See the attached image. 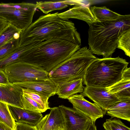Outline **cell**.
Instances as JSON below:
<instances>
[{"instance_id": "obj_1", "label": "cell", "mask_w": 130, "mask_h": 130, "mask_svg": "<svg viewBox=\"0 0 130 130\" xmlns=\"http://www.w3.org/2000/svg\"><path fill=\"white\" fill-rule=\"evenodd\" d=\"M58 12L40 17L21 32L20 39L25 44L52 38L66 40L80 47L81 40L74 24L60 18Z\"/></svg>"}, {"instance_id": "obj_2", "label": "cell", "mask_w": 130, "mask_h": 130, "mask_svg": "<svg viewBox=\"0 0 130 130\" xmlns=\"http://www.w3.org/2000/svg\"><path fill=\"white\" fill-rule=\"evenodd\" d=\"M80 48L74 43L62 39L36 42L27 45L23 61L39 65L48 73Z\"/></svg>"}, {"instance_id": "obj_3", "label": "cell", "mask_w": 130, "mask_h": 130, "mask_svg": "<svg viewBox=\"0 0 130 130\" xmlns=\"http://www.w3.org/2000/svg\"><path fill=\"white\" fill-rule=\"evenodd\" d=\"M89 26V49L92 54L102 55L103 58L111 57L120 37L130 29V15L113 21L96 22Z\"/></svg>"}, {"instance_id": "obj_4", "label": "cell", "mask_w": 130, "mask_h": 130, "mask_svg": "<svg viewBox=\"0 0 130 130\" xmlns=\"http://www.w3.org/2000/svg\"><path fill=\"white\" fill-rule=\"evenodd\" d=\"M129 63L118 56L97 58L88 66L83 78L86 86L109 87L120 80Z\"/></svg>"}, {"instance_id": "obj_5", "label": "cell", "mask_w": 130, "mask_h": 130, "mask_svg": "<svg viewBox=\"0 0 130 130\" xmlns=\"http://www.w3.org/2000/svg\"><path fill=\"white\" fill-rule=\"evenodd\" d=\"M97 58L87 47L80 48L70 58L48 73L49 79L58 85L83 78L88 67Z\"/></svg>"}, {"instance_id": "obj_6", "label": "cell", "mask_w": 130, "mask_h": 130, "mask_svg": "<svg viewBox=\"0 0 130 130\" xmlns=\"http://www.w3.org/2000/svg\"><path fill=\"white\" fill-rule=\"evenodd\" d=\"M37 8L36 4L23 2L0 3V18L23 30L32 23Z\"/></svg>"}, {"instance_id": "obj_7", "label": "cell", "mask_w": 130, "mask_h": 130, "mask_svg": "<svg viewBox=\"0 0 130 130\" xmlns=\"http://www.w3.org/2000/svg\"><path fill=\"white\" fill-rule=\"evenodd\" d=\"M4 71L9 82L12 83L49 79L48 73L40 65L24 61L10 64L5 67Z\"/></svg>"}, {"instance_id": "obj_8", "label": "cell", "mask_w": 130, "mask_h": 130, "mask_svg": "<svg viewBox=\"0 0 130 130\" xmlns=\"http://www.w3.org/2000/svg\"><path fill=\"white\" fill-rule=\"evenodd\" d=\"M88 97L103 110L104 115L115 104L121 100L109 91L106 88L86 86L80 93Z\"/></svg>"}, {"instance_id": "obj_9", "label": "cell", "mask_w": 130, "mask_h": 130, "mask_svg": "<svg viewBox=\"0 0 130 130\" xmlns=\"http://www.w3.org/2000/svg\"><path fill=\"white\" fill-rule=\"evenodd\" d=\"M64 120V130H86L92 122L88 117L73 108L58 107Z\"/></svg>"}, {"instance_id": "obj_10", "label": "cell", "mask_w": 130, "mask_h": 130, "mask_svg": "<svg viewBox=\"0 0 130 130\" xmlns=\"http://www.w3.org/2000/svg\"><path fill=\"white\" fill-rule=\"evenodd\" d=\"M68 99L72 104L73 108L88 117L94 123L97 119L104 116L103 111L99 106L85 99L80 94L74 95Z\"/></svg>"}, {"instance_id": "obj_11", "label": "cell", "mask_w": 130, "mask_h": 130, "mask_svg": "<svg viewBox=\"0 0 130 130\" xmlns=\"http://www.w3.org/2000/svg\"><path fill=\"white\" fill-rule=\"evenodd\" d=\"M23 94L22 88L10 83L0 84V101L22 109H24L22 102Z\"/></svg>"}, {"instance_id": "obj_12", "label": "cell", "mask_w": 130, "mask_h": 130, "mask_svg": "<svg viewBox=\"0 0 130 130\" xmlns=\"http://www.w3.org/2000/svg\"><path fill=\"white\" fill-rule=\"evenodd\" d=\"M13 84L22 88L34 90L49 98L56 94L58 86L50 79L45 80L15 82Z\"/></svg>"}, {"instance_id": "obj_13", "label": "cell", "mask_w": 130, "mask_h": 130, "mask_svg": "<svg viewBox=\"0 0 130 130\" xmlns=\"http://www.w3.org/2000/svg\"><path fill=\"white\" fill-rule=\"evenodd\" d=\"M58 15L60 18L66 20L75 19L83 21L89 26L96 22L95 18L89 7L80 3L65 11L58 13Z\"/></svg>"}, {"instance_id": "obj_14", "label": "cell", "mask_w": 130, "mask_h": 130, "mask_svg": "<svg viewBox=\"0 0 130 130\" xmlns=\"http://www.w3.org/2000/svg\"><path fill=\"white\" fill-rule=\"evenodd\" d=\"M50 113L42 118L36 125L37 130H54L59 127L63 128L64 122L58 107L50 108Z\"/></svg>"}, {"instance_id": "obj_15", "label": "cell", "mask_w": 130, "mask_h": 130, "mask_svg": "<svg viewBox=\"0 0 130 130\" xmlns=\"http://www.w3.org/2000/svg\"><path fill=\"white\" fill-rule=\"evenodd\" d=\"M8 106L12 117L16 122L36 126L43 118L41 113L34 112L9 105Z\"/></svg>"}, {"instance_id": "obj_16", "label": "cell", "mask_w": 130, "mask_h": 130, "mask_svg": "<svg viewBox=\"0 0 130 130\" xmlns=\"http://www.w3.org/2000/svg\"><path fill=\"white\" fill-rule=\"evenodd\" d=\"M106 88L121 100L130 99V68L124 70L120 80Z\"/></svg>"}, {"instance_id": "obj_17", "label": "cell", "mask_w": 130, "mask_h": 130, "mask_svg": "<svg viewBox=\"0 0 130 130\" xmlns=\"http://www.w3.org/2000/svg\"><path fill=\"white\" fill-rule=\"evenodd\" d=\"M83 82V78H80L58 85L56 94L59 98L68 99L78 93H82L84 88Z\"/></svg>"}, {"instance_id": "obj_18", "label": "cell", "mask_w": 130, "mask_h": 130, "mask_svg": "<svg viewBox=\"0 0 130 130\" xmlns=\"http://www.w3.org/2000/svg\"><path fill=\"white\" fill-rule=\"evenodd\" d=\"M106 115L130 121V99L121 100L109 109Z\"/></svg>"}, {"instance_id": "obj_19", "label": "cell", "mask_w": 130, "mask_h": 130, "mask_svg": "<svg viewBox=\"0 0 130 130\" xmlns=\"http://www.w3.org/2000/svg\"><path fill=\"white\" fill-rule=\"evenodd\" d=\"M78 2L73 1L65 0L55 1L37 2L36 4L38 8L43 13L47 14L54 10H61L68 6V5H76Z\"/></svg>"}, {"instance_id": "obj_20", "label": "cell", "mask_w": 130, "mask_h": 130, "mask_svg": "<svg viewBox=\"0 0 130 130\" xmlns=\"http://www.w3.org/2000/svg\"><path fill=\"white\" fill-rule=\"evenodd\" d=\"M90 10L95 18L96 22H103L116 20L123 17L105 6L91 7Z\"/></svg>"}, {"instance_id": "obj_21", "label": "cell", "mask_w": 130, "mask_h": 130, "mask_svg": "<svg viewBox=\"0 0 130 130\" xmlns=\"http://www.w3.org/2000/svg\"><path fill=\"white\" fill-rule=\"evenodd\" d=\"M22 30L10 23L7 28L0 36V48L19 38Z\"/></svg>"}, {"instance_id": "obj_22", "label": "cell", "mask_w": 130, "mask_h": 130, "mask_svg": "<svg viewBox=\"0 0 130 130\" xmlns=\"http://www.w3.org/2000/svg\"><path fill=\"white\" fill-rule=\"evenodd\" d=\"M22 89L23 93L28 96L39 104L44 112L48 109H50V108L49 106L48 97L28 89L22 88Z\"/></svg>"}, {"instance_id": "obj_23", "label": "cell", "mask_w": 130, "mask_h": 130, "mask_svg": "<svg viewBox=\"0 0 130 130\" xmlns=\"http://www.w3.org/2000/svg\"><path fill=\"white\" fill-rule=\"evenodd\" d=\"M0 122L5 124L12 130H14L15 127V122L11 116L8 105L0 101Z\"/></svg>"}, {"instance_id": "obj_24", "label": "cell", "mask_w": 130, "mask_h": 130, "mask_svg": "<svg viewBox=\"0 0 130 130\" xmlns=\"http://www.w3.org/2000/svg\"><path fill=\"white\" fill-rule=\"evenodd\" d=\"M22 102L24 109L36 112H44L41 106L28 96L23 93Z\"/></svg>"}, {"instance_id": "obj_25", "label": "cell", "mask_w": 130, "mask_h": 130, "mask_svg": "<svg viewBox=\"0 0 130 130\" xmlns=\"http://www.w3.org/2000/svg\"><path fill=\"white\" fill-rule=\"evenodd\" d=\"M117 48L123 50L127 56L130 57V29L120 37L118 41Z\"/></svg>"}, {"instance_id": "obj_26", "label": "cell", "mask_w": 130, "mask_h": 130, "mask_svg": "<svg viewBox=\"0 0 130 130\" xmlns=\"http://www.w3.org/2000/svg\"><path fill=\"white\" fill-rule=\"evenodd\" d=\"M103 126L106 130H130L120 119L115 118L106 119Z\"/></svg>"}, {"instance_id": "obj_27", "label": "cell", "mask_w": 130, "mask_h": 130, "mask_svg": "<svg viewBox=\"0 0 130 130\" xmlns=\"http://www.w3.org/2000/svg\"><path fill=\"white\" fill-rule=\"evenodd\" d=\"M19 38L5 45L0 48V59L9 55L18 48Z\"/></svg>"}, {"instance_id": "obj_28", "label": "cell", "mask_w": 130, "mask_h": 130, "mask_svg": "<svg viewBox=\"0 0 130 130\" xmlns=\"http://www.w3.org/2000/svg\"><path fill=\"white\" fill-rule=\"evenodd\" d=\"M15 127L14 130H37L36 126L28 124L15 122Z\"/></svg>"}, {"instance_id": "obj_29", "label": "cell", "mask_w": 130, "mask_h": 130, "mask_svg": "<svg viewBox=\"0 0 130 130\" xmlns=\"http://www.w3.org/2000/svg\"><path fill=\"white\" fill-rule=\"evenodd\" d=\"M9 24L6 20L0 18V36L7 28Z\"/></svg>"}, {"instance_id": "obj_30", "label": "cell", "mask_w": 130, "mask_h": 130, "mask_svg": "<svg viewBox=\"0 0 130 130\" xmlns=\"http://www.w3.org/2000/svg\"><path fill=\"white\" fill-rule=\"evenodd\" d=\"M8 77L4 71L0 70V84H10Z\"/></svg>"}, {"instance_id": "obj_31", "label": "cell", "mask_w": 130, "mask_h": 130, "mask_svg": "<svg viewBox=\"0 0 130 130\" xmlns=\"http://www.w3.org/2000/svg\"><path fill=\"white\" fill-rule=\"evenodd\" d=\"M0 130H12L5 124L0 122Z\"/></svg>"}, {"instance_id": "obj_32", "label": "cell", "mask_w": 130, "mask_h": 130, "mask_svg": "<svg viewBox=\"0 0 130 130\" xmlns=\"http://www.w3.org/2000/svg\"><path fill=\"white\" fill-rule=\"evenodd\" d=\"M95 124L92 122L89 125L86 130H97Z\"/></svg>"}, {"instance_id": "obj_33", "label": "cell", "mask_w": 130, "mask_h": 130, "mask_svg": "<svg viewBox=\"0 0 130 130\" xmlns=\"http://www.w3.org/2000/svg\"><path fill=\"white\" fill-rule=\"evenodd\" d=\"M54 130H64L63 128H61V127H58V128L55 129Z\"/></svg>"}]
</instances>
